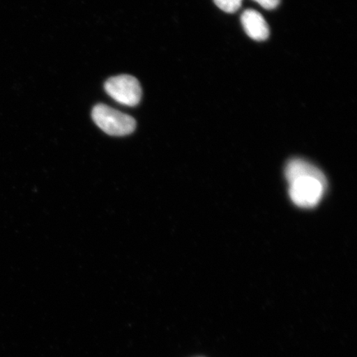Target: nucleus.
I'll list each match as a JSON object with an SVG mask.
<instances>
[{"label": "nucleus", "mask_w": 357, "mask_h": 357, "mask_svg": "<svg viewBox=\"0 0 357 357\" xmlns=\"http://www.w3.org/2000/svg\"><path fill=\"white\" fill-rule=\"evenodd\" d=\"M293 203L303 208L317 206L323 199L327 181L324 173L305 160H290L284 169Z\"/></svg>", "instance_id": "1"}, {"label": "nucleus", "mask_w": 357, "mask_h": 357, "mask_svg": "<svg viewBox=\"0 0 357 357\" xmlns=\"http://www.w3.org/2000/svg\"><path fill=\"white\" fill-rule=\"evenodd\" d=\"M92 118L97 126L110 136L129 135L135 130L137 125L131 116L101 104L93 109Z\"/></svg>", "instance_id": "2"}, {"label": "nucleus", "mask_w": 357, "mask_h": 357, "mask_svg": "<svg viewBox=\"0 0 357 357\" xmlns=\"http://www.w3.org/2000/svg\"><path fill=\"white\" fill-rule=\"evenodd\" d=\"M105 91L119 104L136 106L142 98V88L138 80L132 75H122L112 77L105 83Z\"/></svg>", "instance_id": "3"}, {"label": "nucleus", "mask_w": 357, "mask_h": 357, "mask_svg": "<svg viewBox=\"0 0 357 357\" xmlns=\"http://www.w3.org/2000/svg\"><path fill=\"white\" fill-rule=\"evenodd\" d=\"M241 22L245 33L256 41H265L270 36V29L260 13L248 10L243 12Z\"/></svg>", "instance_id": "4"}, {"label": "nucleus", "mask_w": 357, "mask_h": 357, "mask_svg": "<svg viewBox=\"0 0 357 357\" xmlns=\"http://www.w3.org/2000/svg\"><path fill=\"white\" fill-rule=\"evenodd\" d=\"M216 6L222 11L233 13L242 6L243 0H213Z\"/></svg>", "instance_id": "5"}, {"label": "nucleus", "mask_w": 357, "mask_h": 357, "mask_svg": "<svg viewBox=\"0 0 357 357\" xmlns=\"http://www.w3.org/2000/svg\"><path fill=\"white\" fill-rule=\"evenodd\" d=\"M254 1L260 4V6L266 10H274L279 6L280 0H254Z\"/></svg>", "instance_id": "6"}]
</instances>
